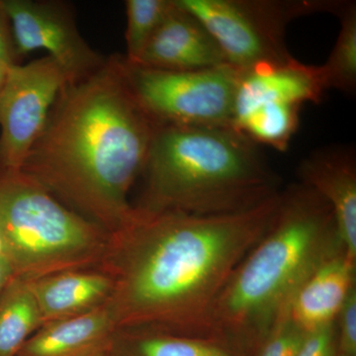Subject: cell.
Wrapping results in <instances>:
<instances>
[{"label": "cell", "mask_w": 356, "mask_h": 356, "mask_svg": "<svg viewBox=\"0 0 356 356\" xmlns=\"http://www.w3.org/2000/svg\"><path fill=\"white\" fill-rule=\"evenodd\" d=\"M281 191L242 212H149L110 234L98 268L111 276L109 307L117 331L208 337L218 298L238 264L264 238Z\"/></svg>", "instance_id": "cell-1"}, {"label": "cell", "mask_w": 356, "mask_h": 356, "mask_svg": "<svg viewBox=\"0 0 356 356\" xmlns=\"http://www.w3.org/2000/svg\"><path fill=\"white\" fill-rule=\"evenodd\" d=\"M161 124L143 106L125 58L65 84L21 172L60 202L115 233L132 217L129 194Z\"/></svg>", "instance_id": "cell-2"}, {"label": "cell", "mask_w": 356, "mask_h": 356, "mask_svg": "<svg viewBox=\"0 0 356 356\" xmlns=\"http://www.w3.org/2000/svg\"><path fill=\"white\" fill-rule=\"evenodd\" d=\"M343 248L329 203L302 184L281 191L270 228L236 267L217 300L210 339L242 356L254 355L302 283Z\"/></svg>", "instance_id": "cell-3"}, {"label": "cell", "mask_w": 356, "mask_h": 356, "mask_svg": "<svg viewBox=\"0 0 356 356\" xmlns=\"http://www.w3.org/2000/svg\"><path fill=\"white\" fill-rule=\"evenodd\" d=\"M140 175L133 206L149 212L231 214L280 192L257 145L231 127L159 125Z\"/></svg>", "instance_id": "cell-4"}, {"label": "cell", "mask_w": 356, "mask_h": 356, "mask_svg": "<svg viewBox=\"0 0 356 356\" xmlns=\"http://www.w3.org/2000/svg\"><path fill=\"white\" fill-rule=\"evenodd\" d=\"M0 238L16 276L98 268L110 234L21 170L0 168Z\"/></svg>", "instance_id": "cell-5"}, {"label": "cell", "mask_w": 356, "mask_h": 356, "mask_svg": "<svg viewBox=\"0 0 356 356\" xmlns=\"http://www.w3.org/2000/svg\"><path fill=\"white\" fill-rule=\"evenodd\" d=\"M204 25L227 64L245 70L292 58L285 30L295 18L315 11L332 13L337 2L276 0H177Z\"/></svg>", "instance_id": "cell-6"}, {"label": "cell", "mask_w": 356, "mask_h": 356, "mask_svg": "<svg viewBox=\"0 0 356 356\" xmlns=\"http://www.w3.org/2000/svg\"><path fill=\"white\" fill-rule=\"evenodd\" d=\"M128 67L136 95L161 125L232 128L240 70L228 64L191 72Z\"/></svg>", "instance_id": "cell-7"}, {"label": "cell", "mask_w": 356, "mask_h": 356, "mask_svg": "<svg viewBox=\"0 0 356 356\" xmlns=\"http://www.w3.org/2000/svg\"><path fill=\"white\" fill-rule=\"evenodd\" d=\"M69 79L46 56L9 67L0 90V168L20 170Z\"/></svg>", "instance_id": "cell-8"}, {"label": "cell", "mask_w": 356, "mask_h": 356, "mask_svg": "<svg viewBox=\"0 0 356 356\" xmlns=\"http://www.w3.org/2000/svg\"><path fill=\"white\" fill-rule=\"evenodd\" d=\"M13 29L18 57L31 51H48L62 67L69 83L99 69L105 62L77 31L64 4L33 0H2Z\"/></svg>", "instance_id": "cell-9"}, {"label": "cell", "mask_w": 356, "mask_h": 356, "mask_svg": "<svg viewBox=\"0 0 356 356\" xmlns=\"http://www.w3.org/2000/svg\"><path fill=\"white\" fill-rule=\"evenodd\" d=\"M327 90L320 67L303 64L293 57L285 62L264 63L240 70L233 120L261 105L302 107L305 103H318Z\"/></svg>", "instance_id": "cell-10"}, {"label": "cell", "mask_w": 356, "mask_h": 356, "mask_svg": "<svg viewBox=\"0 0 356 356\" xmlns=\"http://www.w3.org/2000/svg\"><path fill=\"white\" fill-rule=\"evenodd\" d=\"M227 64L219 46L202 23L175 6L149 40L137 65L147 69L191 72Z\"/></svg>", "instance_id": "cell-11"}, {"label": "cell", "mask_w": 356, "mask_h": 356, "mask_svg": "<svg viewBox=\"0 0 356 356\" xmlns=\"http://www.w3.org/2000/svg\"><path fill=\"white\" fill-rule=\"evenodd\" d=\"M300 184L331 206L339 238L356 261V163L351 149L330 147L314 152L298 168Z\"/></svg>", "instance_id": "cell-12"}, {"label": "cell", "mask_w": 356, "mask_h": 356, "mask_svg": "<svg viewBox=\"0 0 356 356\" xmlns=\"http://www.w3.org/2000/svg\"><path fill=\"white\" fill-rule=\"evenodd\" d=\"M356 261L341 250L325 259L295 293L288 314L306 334L334 324L346 297L356 286Z\"/></svg>", "instance_id": "cell-13"}, {"label": "cell", "mask_w": 356, "mask_h": 356, "mask_svg": "<svg viewBox=\"0 0 356 356\" xmlns=\"http://www.w3.org/2000/svg\"><path fill=\"white\" fill-rule=\"evenodd\" d=\"M43 325L79 317L109 303L111 276L99 268L51 274L30 281Z\"/></svg>", "instance_id": "cell-14"}, {"label": "cell", "mask_w": 356, "mask_h": 356, "mask_svg": "<svg viewBox=\"0 0 356 356\" xmlns=\"http://www.w3.org/2000/svg\"><path fill=\"white\" fill-rule=\"evenodd\" d=\"M116 332L106 304L86 315L42 325L17 356H92L109 348Z\"/></svg>", "instance_id": "cell-15"}, {"label": "cell", "mask_w": 356, "mask_h": 356, "mask_svg": "<svg viewBox=\"0 0 356 356\" xmlns=\"http://www.w3.org/2000/svg\"><path fill=\"white\" fill-rule=\"evenodd\" d=\"M109 353L111 356H242L217 339L143 331H117Z\"/></svg>", "instance_id": "cell-16"}, {"label": "cell", "mask_w": 356, "mask_h": 356, "mask_svg": "<svg viewBox=\"0 0 356 356\" xmlns=\"http://www.w3.org/2000/svg\"><path fill=\"white\" fill-rule=\"evenodd\" d=\"M42 325L30 281L14 276L0 291V356H17Z\"/></svg>", "instance_id": "cell-17"}, {"label": "cell", "mask_w": 356, "mask_h": 356, "mask_svg": "<svg viewBox=\"0 0 356 356\" xmlns=\"http://www.w3.org/2000/svg\"><path fill=\"white\" fill-rule=\"evenodd\" d=\"M334 14L341 20V31L325 64L321 65L325 84L344 93L356 88V6L339 2Z\"/></svg>", "instance_id": "cell-18"}, {"label": "cell", "mask_w": 356, "mask_h": 356, "mask_svg": "<svg viewBox=\"0 0 356 356\" xmlns=\"http://www.w3.org/2000/svg\"><path fill=\"white\" fill-rule=\"evenodd\" d=\"M125 39L129 65L139 62L149 40L175 6V0H127Z\"/></svg>", "instance_id": "cell-19"}, {"label": "cell", "mask_w": 356, "mask_h": 356, "mask_svg": "<svg viewBox=\"0 0 356 356\" xmlns=\"http://www.w3.org/2000/svg\"><path fill=\"white\" fill-rule=\"evenodd\" d=\"M305 336L286 309L252 356H296Z\"/></svg>", "instance_id": "cell-20"}, {"label": "cell", "mask_w": 356, "mask_h": 356, "mask_svg": "<svg viewBox=\"0 0 356 356\" xmlns=\"http://www.w3.org/2000/svg\"><path fill=\"white\" fill-rule=\"evenodd\" d=\"M337 353L356 356V286L346 297L336 321Z\"/></svg>", "instance_id": "cell-21"}, {"label": "cell", "mask_w": 356, "mask_h": 356, "mask_svg": "<svg viewBox=\"0 0 356 356\" xmlns=\"http://www.w3.org/2000/svg\"><path fill=\"white\" fill-rule=\"evenodd\" d=\"M336 323L306 334L296 356H337Z\"/></svg>", "instance_id": "cell-22"}, {"label": "cell", "mask_w": 356, "mask_h": 356, "mask_svg": "<svg viewBox=\"0 0 356 356\" xmlns=\"http://www.w3.org/2000/svg\"><path fill=\"white\" fill-rule=\"evenodd\" d=\"M17 58L10 21L8 19L2 0H0V64L9 67L17 65Z\"/></svg>", "instance_id": "cell-23"}, {"label": "cell", "mask_w": 356, "mask_h": 356, "mask_svg": "<svg viewBox=\"0 0 356 356\" xmlns=\"http://www.w3.org/2000/svg\"><path fill=\"white\" fill-rule=\"evenodd\" d=\"M14 276H16L10 261L4 255L0 257V291L6 286Z\"/></svg>", "instance_id": "cell-24"}, {"label": "cell", "mask_w": 356, "mask_h": 356, "mask_svg": "<svg viewBox=\"0 0 356 356\" xmlns=\"http://www.w3.org/2000/svg\"><path fill=\"white\" fill-rule=\"evenodd\" d=\"M11 67V65H10ZM9 65L0 64V90L3 88L6 83L7 74H8Z\"/></svg>", "instance_id": "cell-25"}, {"label": "cell", "mask_w": 356, "mask_h": 356, "mask_svg": "<svg viewBox=\"0 0 356 356\" xmlns=\"http://www.w3.org/2000/svg\"><path fill=\"white\" fill-rule=\"evenodd\" d=\"M92 356H111L109 353V348H106V350L99 351V353H95Z\"/></svg>", "instance_id": "cell-26"}, {"label": "cell", "mask_w": 356, "mask_h": 356, "mask_svg": "<svg viewBox=\"0 0 356 356\" xmlns=\"http://www.w3.org/2000/svg\"><path fill=\"white\" fill-rule=\"evenodd\" d=\"M3 255V243H2L1 238H0V257Z\"/></svg>", "instance_id": "cell-27"}, {"label": "cell", "mask_w": 356, "mask_h": 356, "mask_svg": "<svg viewBox=\"0 0 356 356\" xmlns=\"http://www.w3.org/2000/svg\"><path fill=\"white\" fill-rule=\"evenodd\" d=\"M337 356H346V355H339V353H337Z\"/></svg>", "instance_id": "cell-28"}]
</instances>
